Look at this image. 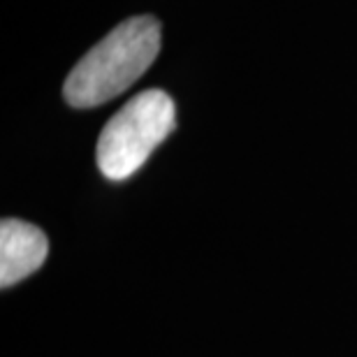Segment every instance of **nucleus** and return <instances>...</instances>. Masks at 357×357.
I'll use <instances>...</instances> for the list:
<instances>
[{"label": "nucleus", "instance_id": "f03ea898", "mask_svg": "<svg viewBox=\"0 0 357 357\" xmlns=\"http://www.w3.org/2000/svg\"><path fill=\"white\" fill-rule=\"evenodd\" d=\"M174 126V100L165 91L149 89L130 98L107 121L98 137L96 158L100 172L112 181L132 176Z\"/></svg>", "mask_w": 357, "mask_h": 357}, {"label": "nucleus", "instance_id": "f257e3e1", "mask_svg": "<svg viewBox=\"0 0 357 357\" xmlns=\"http://www.w3.org/2000/svg\"><path fill=\"white\" fill-rule=\"evenodd\" d=\"M160 21L132 17L105 35L68 75L63 96L77 109H91L128 91L158 59Z\"/></svg>", "mask_w": 357, "mask_h": 357}, {"label": "nucleus", "instance_id": "7ed1b4c3", "mask_svg": "<svg viewBox=\"0 0 357 357\" xmlns=\"http://www.w3.org/2000/svg\"><path fill=\"white\" fill-rule=\"evenodd\" d=\"M49 253L47 234L26 220L5 218L0 223V285L10 288L42 267Z\"/></svg>", "mask_w": 357, "mask_h": 357}]
</instances>
